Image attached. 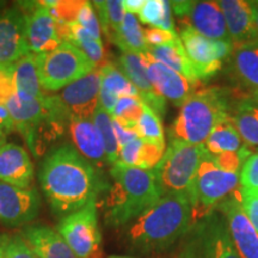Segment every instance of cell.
I'll return each instance as SVG.
<instances>
[{
    "mask_svg": "<svg viewBox=\"0 0 258 258\" xmlns=\"http://www.w3.org/2000/svg\"><path fill=\"white\" fill-rule=\"evenodd\" d=\"M240 184L243 188L258 190V152L251 154L241 167Z\"/></svg>",
    "mask_w": 258,
    "mask_h": 258,
    "instance_id": "7bdbcfd3",
    "label": "cell"
},
{
    "mask_svg": "<svg viewBox=\"0 0 258 258\" xmlns=\"http://www.w3.org/2000/svg\"><path fill=\"white\" fill-rule=\"evenodd\" d=\"M147 70V76L153 89L164 99H169L173 105L182 106L186 99L196 91L199 85L189 82L184 76L158 62L150 54H141Z\"/></svg>",
    "mask_w": 258,
    "mask_h": 258,
    "instance_id": "ac0fdd59",
    "label": "cell"
},
{
    "mask_svg": "<svg viewBox=\"0 0 258 258\" xmlns=\"http://www.w3.org/2000/svg\"><path fill=\"white\" fill-rule=\"evenodd\" d=\"M178 258H200L199 257V251L198 246H196L195 239H194L191 243H190L188 246L183 250V252L179 254Z\"/></svg>",
    "mask_w": 258,
    "mask_h": 258,
    "instance_id": "f907efd6",
    "label": "cell"
},
{
    "mask_svg": "<svg viewBox=\"0 0 258 258\" xmlns=\"http://www.w3.org/2000/svg\"><path fill=\"white\" fill-rule=\"evenodd\" d=\"M244 146L243 139L231 122L230 116L215 125L205 143L206 151L213 157L225 152H235Z\"/></svg>",
    "mask_w": 258,
    "mask_h": 258,
    "instance_id": "83f0119b",
    "label": "cell"
},
{
    "mask_svg": "<svg viewBox=\"0 0 258 258\" xmlns=\"http://www.w3.org/2000/svg\"><path fill=\"white\" fill-rule=\"evenodd\" d=\"M165 153V144L145 141L140 151L138 167L144 170H153Z\"/></svg>",
    "mask_w": 258,
    "mask_h": 258,
    "instance_id": "ab89813d",
    "label": "cell"
},
{
    "mask_svg": "<svg viewBox=\"0 0 258 258\" xmlns=\"http://www.w3.org/2000/svg\"><path fill=\"white\" fill-rule=\"evenodd\" d=\"M41 198L34 188L21 189L0 182V222L9 227L28 224L37 217Z\"/></svg>",
    "mask_w": 258,
    "mask_h": 258,
    "instance_id": "2e32d148",
    "label": "cell"
},
{
    "mask_svg": "<svg viewBox=\"0 0 258 258\" xmlns=\"http://www.w3.org/2000/svg\"><path fill=\"white\" fill-rule=\"evenodd\" d=\"M141 23L152 28L171 32L175 31L171 2L166 0H145V4L138 14Z\"/></svg>",
    "mask_w": 258,
    "mask_h": 258,
    "instance_id": "4dcf8cb0",
    "label": "cell"
},
{
    "mask_svg": "<svg viewBox=\"0 0 258 258\" xmlns=\"http://www.w3.org/2000/svg\"><path fill=\"white\" fill-rule=\"evenodd\" d=\"M22 237L37 258H77L59 232L48 226H25Z\"/></svg>",
    "mask_w": 258,
    "mask_h": 258,
    "instance_id": "cb8c5ba5",
    "label": "cell"
},
{
    "mask_svg": "<svg viewBox=\"0 0 258 258\" xmlns=\"http://www.w3.org/2000/svg\"><path fill=\"white\" fill-rule=\"evenodd\" d=\"M239 173L225 172L218 169L211 154L206 152L199 165L190 192L195 220L207 217L212 208L217 207L239 188Z\"/></svg>",
    "mask_w": 258,
    "mask_h": 258,
    "instance_id": "52a82bcc",
    "label": "cell"
},
{
    "mask_svg": "<svg viewBox=\"0 0 258 258\" xmlns=\"http://www.w3.org/2000/svg\"><path fill=\"white\" fill-rule=\"evenodd\" d=\"M230 120L249 147H258V104L249 96L232 99Z\"/></svg>",
    "mask_w": 258,
    "mask_h": 258,
    "instance_id": "484cf974",
    "label": "cell"
},
{
    "mask_svg": "<svg viewBox=\"0 0 258 258\" xmlns=\"http://www.w3.org/2000/svg\"><path fill=\"white\" fill-rule=\"evenodd\" d=\"M217 209L225 218L232 243L240 258H258V233L241 205L239 188L219 203Z\"/></svg>",
    "mask_w": 258,
    "mask_h": 258,
    "instance_id": "5bb4252c",
    "label": "cell"
},
{
    "mask_svg": "<svg viewBox=\"0 0 258 258\" xmlns=\"http://www.w3.org/2000/svg\"><path fill=\"white\" fill-rule=\"evenodd\" d=\"M16 91L24 92L34 97L46 96L42 89L35 55L29 53L12 66Z\"/></svg>",
    "mask_w": 258,
    "mask_h": 258,
    "instance_id": "f1b7e54d",
    "label": "cell"
},
{
    "mask_svg": "<svg viewBox=\"0 0 258 258\" xmlns=\"http://www.w3.org/2000/svg\"><path fill=\"white\" fill-rule=\"evenodd\" d=\"M232 98L224 89L196 90L180 106L169 129V139L191 145H205L219 122L230 114Z\"/></svg>",
    "mask_w": 258,
    "mask_h": 258,
    "instance_id": "277c9868",
    "label": "cell"
},
{
    "mask_svg": "<svg viewBox=\"0 0 258 258\" xmlns=\"http://www.w3.org/2000/svg\"><path fill=\"white\" fill-rule=\"evenodd\" d=\"M16 92L12 67H0V105H4Z\"/></svg>",
    "mask_w": 258,
    "mask_h": 258,
    "instance_id": "f6af8a7d",
    "label": "cell"
},
{
    "mask_svg": "<svg viewBox=\"0 0 258 258\" xmlns=\"http://www.w3.org/2000/svg\"><path fill=\"white\" fill-rule=\"evenodd\" d=\"M122 53L143 54L148 50V46L145 41L144 29L140 27L135 15L125 12L122 25L115 35L114 41Z\"/></svg>",
    "mask_w": 258,
    "mask_h": 258,
    "instance_id": "f546056e",
    "label": "cell"
},
{
    "mask_svg": "<svg viewBox=\"0 0 258 258\" xmlns=\"http://www.w3.org/2000/svg\"><path fill=\"white\" fill-rule=\"evenodd\" d=\"M15 127L25 138L34 128L49 120L70 122L69 115L57 103L55 97H34L16 91L5 104Z\"/></svg>",
    "mask_w": 258,
    "mask_h": 258,
    "instance_id": "9c48e42d",
    "label": "cell"
},
{
    "mask_svg": "<svg viewBox=\"0 0 258 258\" xmlns=\"http://www.w3.org/2000/svg\"><path fill=\"white\" fill-rule=\"evenodd\" d=\"M145 41L148 47H159L164 46V44L170 43L175 38L178 37L177 32H171L166 30H161V29L157 28H148L144 30Z\"/></svg>",
    "mask_w": 258,
    "mask_h": 258,
    "instance_id": "bcb514c9",
    "label": "cell"
},
{
    "mask_svg": "<svg viewBox=\"0 0 258 258\" xmlns=\"http://www.w3.org/2000/svg\"><path fill=\"white\" fill-rule=\"evenodd\" d=\"M15 128V123L14 121H12L9 111L6 110L4 105H0V132H2L3 134L8 135L10 133H12Z\"/></svg>",
    "mask_w": 258,
    "mask_h": 258,
    "instance_id": "c3c4849f",
    "label": "cell"
},
{
    "mask_svg": "<svg viewBox=\"0 0 258 258\" xmlns=\"http://www.w3.org/2000/svg\"><path fill=\"white\" fill-rule=\"evenodd\" d=\"M251 154H252V151L245 144V146L239 151L225 152L214 157L212 156V158L218 169L225 171V172L238 173L241 167H243L245 161L249 159Z\"/></svg>",
    "mask_w": 258,
    "mask_h": 258,
    "instance_id": "8d00e7d4",
    "label": "cell"
},
{
    "mask_svg": "<svg viewBox=\"0 0 258 258\" xmlns=\"http://www.w3.org/2000/svg\"><path fill=\"white\" fill-rule=\"evenodd\" d=\"M206 152L205 145L169 139L165 153L152 170L160 195L185 194L190 198L199 165Z\"/></svg>",
    "mask_w": 258,
    "mask_h": 258,
    "instance_id": "5b68a950",
    "label": "cell"
},
{
    "mask_svg": "<svg viewBox=\"0 0 258 258\" xmlns=\"http://www.w3.org/2000/svg\"><path fill=\"white\" fill-rule=\"evenodd\" d=\"M50 9L51 14L59 23L72 25L77 23L83 2H43Z\"/></svg>",
    "mask_w": 258,
    "mask_h": 258,
    "instance_id": "74e56055",
    "label": "cell"
},
{
    "mask_svg": "<svg viewBox=\"0 0 258 258\" xmlns=\"http://www.w3.org/2000/svg\"><path fill=\"white\" fill-rule=\"evenodd\" d=\"M251 8H252L253 19H254V28H256L257 36H258V2H251Z\"/></svg>",
    "mask_w": 258,
    "mask_h": 258,
    "instance_id": "816d5d0a",
    "label": "cell"
},
{
    "mask_svg": "<svg viewBox=\"0 0 258 258\" xmlns=\"http://www.w3.org/2000/svg\"><path fill=\"white\" fill-rule=\"evenodd\" d=\"M179 37L195 67L199 82L203 83L221 70L234 48L232 41L211 40L189 27L180 28Z\"/></svg>",
    "mask_w": 258,
    "mask_h": 258,
    "instance_id": "30bf717a",
    "label": "cell"
},
{
    "mask_svg": "<svg viewBox=\"0 0 258 258\" xmlns=\"http://www.w3.org/2000/svg\"><path fill=\"white\" fill-rule=\"evenodd\" d=\"M239 195L244 211L258 233V190L240 186Z\"/></svg>",
    "mask_w": 258,
    "mask_h": 258,
    "instance_id": "b9f144b4",
    "label": "cell"
},
{
    "mask_svg": "<svg viewBox=\"0 0 258 258\" xmlns=\"http://www.w3.org/2000/svg\"><path fill=\"white\" fill-rule=\"evenodd\" d=\"M38 180L50 209L64 218L85 207L108 190V182L71 144L51 150L44 158Z\"/></svg>",
    "mask_w": 258,
    "mask_h": 258,
    "instance_id": "6da1fadb",
    "label": "cell"
},
{
    "mask_svg": "<svg viewBox=\"0 0 258 258\" xmlns=\"http://www.w3.org/2000/svg\"><path fill=\"white\" fill-rule=\"evenodd\" d=\"M35 59L41 86L47 92L61 91L96 69L89 57L71 43L60 44L49 53L35 55Z\"/></svg>",
    "mask_w": 258,
    "mask_h": 258,
    "instance_id": "8992f818",
    "label": "cell"
},
{
    "mask_svg": "<svg viewBox=\"0 0 258 258\" xmlns=\"http://www.w3.org/2000/svg\"><path fill=\"white\" fill-rule=\"evenodd\" d=\"M57 232L77 258H104L97 200L61 219Z\"/></svg>",
    "mask_w": 258,
    "mask_h": 258,
    "instance_id": "ba28073f",
    "label": "cell"
},
{
    "mask_svg": "<svg viewBox=\"0 0 258 258\" xmlns=\"http://www.w3.org/2000/svg\"><path fill=\"white\" fill-rule=\"evenodd\" d=\"M99 70H101L99 106H102L109 115H112L117 101L121 97H138L139 98L137 88L129 82V79L116 64L106 62Z\"/></svg>",
    "mask_w": 258,
    "mask_h": 258,
    "instance_id": "d4e9b609",
    "label": "cell"
},
{
    "mask_svg": "<svg viewBox=\"0 0 258 258\" xmlns=\"http://www.w3.org/2000/svg\"><path fill=\"white\" fill-rule=\"evenodd\" d=\"M135 132H137L138 137L145 141L165 144V137H164L160 117L153 110H151L146 104H145L143 115L135 127Z\"/></svg>",
    "mask_w": 258,
    "mask_h": 258,
    "instance_id": "d590c367",
    "label": "cell"
},
{
    "mask_svg": "<svg viewBox=\"0 0 258 258\" xmlns=\"http://www.w3.org/2000/svg\"><path fill=\"white\" fill-rule=\"evenodd\" d=\"M200 258H240L232 243L225 218L209 213L195 233Z\"/></svg>",
    "mask_w": 258,
    "mask_h": 258,
    "instance_id": "e0dca14e",
    "label": "cell"
},
{
    "mask_svg": "<svg viewBox=\"0 0 258 258\" xmlns=\"http://www.w3.org/2000/svg\"><path fill=\"white\" fill-rule=\"evenodd\" d=\"M30 53L27 41V19L18 4L0 14V67H12Z\"/></svg>",
    "mask_w": 258,
    "mask_h": 258,
    "instance_id": "9a60e30c",
    "label": "cell"
},
{
    "mask_svg": "<svg viewBox=\"0 0 258 258\" xmlns=\"http://www.w3.org/2000/svg\"><path fill=\"white\" fill-rule=\"evenodd\" d=\"M228 76L238 88L258 91V37L234 44L233 51L226 60Z\"/></svg>",
    "mask_w": 258,
    "mask_h": 258,
    "instance_id": "d6986e66",
    "label": "cell"
},
{
    "mask_svg": "<svg viewBox=\"0 0 258 258\" xmlns=\"http://www.w3.org/2000/svg\"><path fill=\"white\" fill-rule=\"evenodd\" d=\"M70 133L74 147L93 166L102 169L108 164L103 139L92 120L71 118Z\"/></svg>",
    "mask_w": 258,
    "mask_h": 258,
    "instance_id": "603a6c76",
    "label": "cell"
},
{
    "mask_svg": "<svg viewBox=\"0 0 258 258\" xmlns=\"http://www.w3.org/2000/svg\"><path fill=\"white\" fill-rule=\"evenodd\" d=\"M101 70L95 69L77 82L54 95L57 103L71 118L92 120L99 106Z\"/></svg>",
    "mask_w": 258,
    "mask_h": 258,
    "instance_id": "7c38bea8",
    "label": "cell"
},
{
    "mask_svg": "<svg viewBox=\"0 0 258 258\" xmlns=\"http://www.w3.org/2000/svg\"><path fill=\"white\" fill-rule=\"evenodd\" d=\"M171 8L180 22L211 40L232 41L222 10L218 2H171Z\"/></svg>",
    "mask_w": 258,
    "mask_h": 258,
    "instance_id": "8fae6325",
    "label": "cell"
},
{
    "mask_svg": "<svg viewBox=\"0 0 258 258\" xmlns=\"http://www.w3.org/2000/svg\"><path fill=\"white\" fill-rule=\"evenodd\" d=\"M145 104L138 97H121L117 101L111 117L123 124L124 127L134 129L144 112Z\"/></svg>",
    "mask_w": 258,
    "mask_h": 258,
    "instance_id": "e575fe53",
    "label": "cell"
},
{
    "mask_svg": "<svg viewBox=\"0 0 258 258\" xmlns=\"http://www.w3.org/2000/svg\"><path fill=\"white\" fill-rule=\"evenodd\" d=\"M27 19V41L30 53L35 55L49 53L62 42L57 31V21L43 2L18 3Z\"/></svg>",
    "mask_w": 258,
    "mask_h": 258,
    "instance_id": "4fadbf2b",
    "label": "cell"
},
{
    "mask_svg": "<svg viewBox=\"0 0 258 258\" xmlns=\"http://www.w3.org/2000/svg\"><path fill=\"white\" fill-rule=\"evenodd\" d=\"M108 258H134V257H129V256H110V257H108Z\"/></svg>",
    "mask_w": 258,
    "mask_h": 258,
    "instance_id": "6f0895ef",
    "label": "cell"
},
{
    "mask_svg": "<svg viewBox=\"0 0 258 258\" xmlns=\"http://www.w3.org/2000/svg\"><path fill=\"white\" fill-rule=\"evenodd\" d=\"M224 14L226 27L233 44L257 38L251 2L245 0H221L218 2Z\"/></svg>",
    "mask_w": 258,
    "mask_h": 258,
    "instance_id": "7402d4cb",
    "label": "cell"
},
{
    "mask_svg": "<svg viewBox=\"0 0 258 258\" xmlns=\"http://www.w3.org/2000/svg\"><path fill=\"white\" fill-rule=\"evenodd\" d=\"M92 121L97 129L99 131L103 139L106 161H108L109 165L112 166L118 161V157H120V145H118L117 139H116L111 116L102 106H98L95 115H93Z\"/></svg>",
    "mask_w": 258,
    "mask_h": 258,
    "instance_id": "836d02e7",
    "label": "cell"
},
{
    "mask_svg": "<svg viewBox=\"0 0 258 258\" xmlns=\"http://www.w3.org/2000/svg\"><path fill=\"white\" fill-rule=\"evenodd\" d=\"M112 125H114L116 139H117L118 145H120V148L122 146H124V145H127L128 143H131V141H133V140H135V139L139 138L137 132H135L134 129L124 127L123 124H121L120 122L114 120V118H112Z\"/></svg>",
    "mask_w": 258,
    "mask_h": 258,
    "instance_id": "7dc6e473",
    "label": "cell"
},
{
    "mask_svg": "<svg viewBox=\"0 0 258 258\" xmlns=\"http://www.w3.org/2000/svg\"><path fill=\"white\" fill-rule=\"evenodd\" d=\"M144 140L143 139L138 138L135 140L131 141L124 146L120 148V157H118V161L124 165L128 166H135L138 167L139 164V157H140V151L143 147Z\"/></svg>",
    "mask_w": 258,
    "mask_h": 258,
    "instance_id": "ee69618b",
    "label": "cell"
},
{
    "mask_svg": "<svg viewBox=\"0 0 258 258\" xmlns=\"http://www.w3.org/2000/svg\"><path fill=\"white\" fill-rule=\"evenodd\" d=\"M249 97H250L251 99H252V101H254L258 104V91L252 92V93H251V95H249Z\"/></svg>",
    "mask_w": 258,
    "mask_h": 258,
    "instance_id": "db71d44e",
    "label": "cell"
},
{
    "mask_svg": "<svg viewBox=\"0 0 258 258\" xmlns=\"http://www.w3.org/2000/svg\"><path fill=\"white\" fill-rule=\"evenodd\" d=\"M34 177V165L23 147L12 143H5L0 147V182L31 189Z\"/></svg>",
    "mask_w": 258,
    "mask_h": 258,
    "instance_id": "44dd1931",
    "label": "cell"
},
{
    "mask_svg": "<svg viewBox=\"0 0 258 258\" xmlns=\"http://www.w3.org/2000/svg\"><path fill=\"white\" fill-rule=\"evenodd\" d=\"M117 67L137 88L141 102L156 112L159 117L165 116L166 99L158 95L153 89L152 84L148 79L147 70L141 54L122 53L118 57Z\"/></svg>",
    "mask_w": 258,
    "mask_h": 258,
    "instance_id": "ffe728a7",
    "label": "cell"
},
{
    "mask_svg": "<svg viewBox=\"0 0 258 258\" xmlns=\"http://www.w3.org/2000/svg\"><path fill=\"white\" fill-rule=\"evenodd\" d=\"M144 4L145 0H123L124 10L132 15H138L140 10L143 9Z\"/></svg>",
    "mask_w": 258,
    "mask_h": 258,
    "instance_id": "681fc988",
    "label": "cell"
},
{
    "mask_svg": "<svg viewBox=\"0 0 258 258\" xmlns=\"http://www.w3.org/2000/svg\"><path fill=\"white\" fill-rule=\"evenodd\" d=\"M70 29L71 36L69 43L82 50L89 57V60L95 64L96 69H101L102 66H104L106 62L103 42L97 41L77 23L70 25Z\"/></svg>",
    "mask_w": 258,
    "mask_h": 258,
    "instance_id": "d6a6232c",
    "label": "cell"
},
{
    "mask_svg": "<svg viewBox=\"0 0 258 258\" xmlns=\"http://www.w3.org/2000/svg\"><path fill=\"white\" fill-rule=\"evenodd\" d=\"M6 9V3L4 2H0V14Z\"/></svg>",
    "mask_w": 258,
    "mask_h": 258,
    "instance_id": "9f6ffc18",
    "label": "cell"
},
{
    "mask_svg": "<svg viewBox=\"0 0 258 258\" xmlns=\"http://www.w3.org/2000/svg\"><path fill=\"white\" fill-rule=\"evenodd\" d=\"M4 258H37L22 234L9 237L4 249Z\"/></svg>",
    "mask_w": 258,
    "mask_h": 258,
    "instance_id": "60d3db41",
    "label": "cell"
},
{
    "mask_svg": "<svg viewBox=\"0 0 258 258\" xmlns=\"http://www.w3.org/2000/svg\"><path fill=\"white\" fill-rule=\"evenodd\" d=\"M5 138H6V135L3 134L2 132H0V147L5 144Z\"/></svg>",
    "mask_w": 258,
    "mask_h": 258,
    "instance_id": "11a10c76",
    "label": "cell"
},
{
    "mask_svg": "<svg viewBox=\"0 0 258 258\" xmlns=\"http://www.w3.org/2000/svg\"><path fill=\"white\" fill-rule=\"evenodd\" d=\"M9 237L5 234H0V258H4V249Z\"/></svg>",
    "mask_w": 258,
    "mask_h": 258,
    "instance_id": "f5cc1de1",
    "label": "cell"
},
{
    "mask_svg": "<svg viewBox=\"0 0 258 258\" xmlns=\"http://www.w3.org/2000/svg\"><path fill=\"white\" fill-rule=\"evenodd\" d=\"M147 53L158 62L165 64L169 69L184 76L189 82L199 85V78L195 67L186 54L179 35L170 43L159 47H148Z\"/></svg>",
    "mask_w": 258,
    "mask_h": 258,
    "instance_id": "4316f807",
    "label": "cell"
},
{
    "mask_svg": "<svg viewBox=\"0 0 258 258\" xmlns=\"http://www.w3.org/2000/svg\"><path fill=\"white\" fill-rule=\"evenodd\" d=\"M92 4L97 10L101 29L104 31L108 40L112 42L125 16L123 2L106 0V2H93Z\"/></svg>",
    "mask_w": 258,
    "mask_h": 258,
    "instance_id": "1f68e13d",
    "label": "cell"
},
{
    "mask_svg": "<svg viewBox=\"0 0 258 258\" xmlns=\"http://www.w3.org/2000/svg\"><path fill=\"white\" fill-rule=\"evenodd\" d=\"M194 221V208L188 195L161 196L152 207L128 224L125 239L128 246L138 252H160L188 233Z\"/></svg>",
    "mask_w": 258,
    "mask_h": 258,
    "instance_id": "7a4b0ae2",
    "label": "cell"
},
{
    "mask_svg": "<svg viewBox=\"0 0 258 258\" xmlns=\"http://www.w3.org/2000/svg\"><path fill=\"white\" fill-rule=\"evenodd\" d=\"M112 185L105 191L104 221L109 227L131 224L161 198L152 170L114 164L110 169Z\"/></svg>",
    "mask_w": 258,
    "mask_h": 258,
    "instance_id": "3957f363",
    "label": "cell"
},
{
    "mask_svg": "<svg viewBox=\"0 0 258 258\" xmlns=\"http://www.w3.org/2000/svg\"><path fill=\"white\" fill-rule=\"evenodd\" d=\"M77 24H79L84 30L88 31L97 41L102 42L101 24H99L98 16L95 11V6L91 2H83L78 17H77Z\"/></svg>",
    "mask_w": 258,
    "mask_h": 258,
    "instance_id": "f35d334b",
    "label": "cell"
}]
</instances>
